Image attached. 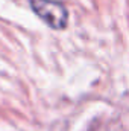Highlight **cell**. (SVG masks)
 I'll return each instance as SVG.
<instances>
[{
  "instance_id": "6da1fadb",
  "label": "cell",
  "mask_w": 129,
  "mask_h": 131,
  "mask_svg": "<svg viewBox=\"0 0 129 131\" xmlns=\"http://www.w3.org/2000/svg\"><path fill=\"white\" fill-rule=\"evenodd\" d=\"M35 14L53 29H64L68 21V12L56 0H31Z\"/></svg>"
}]
</instances>
